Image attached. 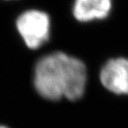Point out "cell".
<instances>
[{"mask_svg": "<svg viewBox=\"0 0 128 128\" xmlns=\"http://www.w3.org/2000/svg\"><path fill=\"white\" fill-rule=\"evenodd\" d=\"M86 80L84 62L64 52L44 56L35 68V88L49 100H59L63 97L70 100H78L84 94Z\"/></svg>", "mask_w": 128, "mask_h": 128, "instance_id": "cell-1", "label": "cell"}, {"mask_svg": "<svg viewBox=\"0 0 128 128\" xmlns=\"http://www.w3.org/2000/svg\"><path fill=\"white\" fill-rule=\"evenodd\" d=\"M16 27L26 46L30 49H38L49 39L51 20L46 12L31 9L19 16Z\"/></svg>", "mask_w": 128, "mask_h": 128, "instance_id": "cell-2", "label": "cell"}, {"mask_svg": "<svg viewBox=\"0 0 128 128\" xmlns=\"http://www.w3.org/2000/svg\"><path fill=\"white\" fill-rule=\"evenodd\" d=\"M100 82L116 94H128V60L116 58L108 60L102 68Z\"/></svg>", "mask_w": 128, "mask_h": 128, "instance_id": "cell-3", "label": "cell"}, {"mask_svg": "<svg viewBox=\"0 0 128 128\" xmlns=\"http://www.w3.org/2000/svg\"><path fill=\"white\" fill-rule=\"evenodd\" d=\"M112 0H75L73 15L80 22L104 20L110 15Z\"/></svg>", "mask_w": 128, "mask_h": 128, "instance_id": "cell-4", "label": "cell"}, {"mask_svg": "<svg viewBox=\"0 0 128 128\" xmlns=\"http://www.w3.org/2000/svg\"><path fill=\"white\" fill-rule=\"evenodd\" d=\"M0 128H7V127H6V126H0Z\"/></svg>", "mask_w": 128, "mask_h": 128, "instance_id": "cell-5", "label": "cell"}]
</instances>
